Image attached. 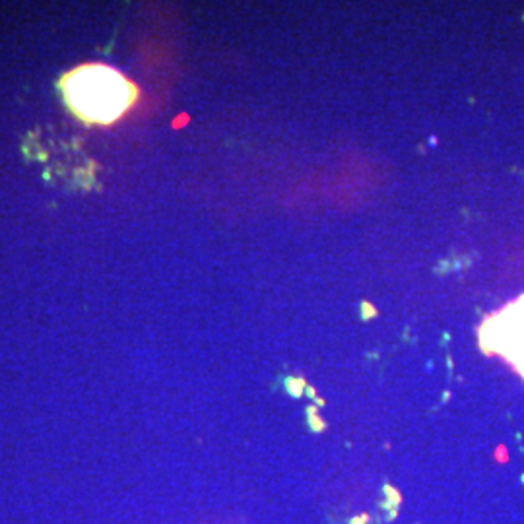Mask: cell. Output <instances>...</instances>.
Listing matches in <instances>:
<instances>
[{"mask_svg":"<svg viewBox=\"0 0 524 524\" xmlns=\"http://www.w3.org/2000/svg\"><path fill=\"white\" fill-rule=\"evenodd\" d=\"M482 348L509 359L524 375V297L489 316L480 334Z\"/></svg>","mask_w":524,"mask_h":524,"instance_id":"2","label":"cell"},{"mask_svg":"<svg viewBox=\"0 0 524 524\" xmlns=\"http://www.w3.org/2000/svg\"><path fill=\"white\" fill-rule=\"evenodd\" d=\"M68 107L86 123L109 124L123 117L136 99V88L115 68L86 64L61 80Z\"/></svg>","mask_w":524,"mask_h":524,"instance_id":"1","label":"cell"}]
</instances>
